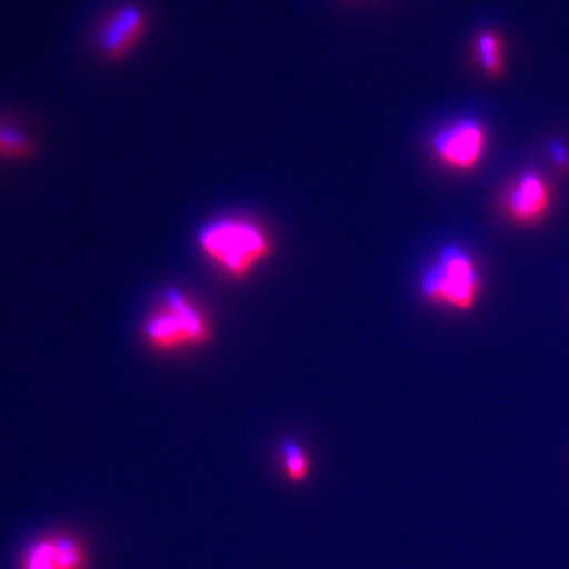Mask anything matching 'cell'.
Returning <instances> with one entry per match:
<instances>
[{
    "label": "cell",
    "instance_id": "obj_1",
    "mask_svg": "<svg viewBox=\"0 0 569 569\" xmlns=\"http://www.w3.org/2000/svg\"><path fill=\"white\" fill-rule=\"evenodd\" d=\"M211 325L199 306L181 291L170 290L142 327L152 350L176 352L209 343Z\"/></svg>",
    "mask_w": 569,
    "mask_h": 569
},
{
    "label": "cell",
    "instance_id": "obj_2",
    "mask_svg": "<svg viewBox=\"0 0 569 569\" xmlns=\"http://www.w3.org/2000/svg\"><path fill=\"white\" fill-rule=\"evenodd\" d=\"M202 253L223 272L243 279L270 252L266 233L239 219L217 220L198 233Z\"/></svg>",
    "mask_w": 569,
    "mask_h": 569
},
{
    "label": "cell",
    "instance_id": "obj_3",
    "mask_svg": "<svg viewBox=\"0 0 569 569\" xmlns=\"http://www.w3.org/2000/svg\"><path fill=\"white\" fill-rule=\"evenodd\" d=\"M480 289L478 267L471 256L458 247L445 248L422 280L425 297L460 311L475 308Z\"/></svg>",
    "mask_w": 569,
    "mask_h": 569
},
{
    "label": "cell",
    "instance_id": "obj_4",
    "mask_svg": "<svg viewBox=\"0 0 569 569\" xmlns=\"http://www.w3.org/2000/svg\"><path fill=\"white\" fill-rule=\"evenodd\" d=\"M147 12L138 3L124 2L106 13L96 30V47L107 61L127 59L146 38Z\"/></svg>",
    "mask_w": 569,
    "mask_h": 569
},
{
    "label": "cell",
    "instance_id": "obj_5",
    "mask_svg": "<svg viewBox=\"0 0 569 569\" xmlns=\"http://www.w3.org/2000/svg\"><path fill=\"white\" fill-rule=\"evenodd\" d=\"M90 553L74 532L57 530L32 540L21 553L19 569H89Z\"/></svg>",
    "mask_w": 569,
    "mask_h": 569
},
{
    "label": "cell",
    "instance_id": "obj_6",
    "mask_svg": "<svg viewBox=\"0 0 569 569\" xmlns=\"http://www.w3.org/2000/svg\"><path fill=\"white\" fill-rule=\"evenodd\" d=\"M486 146V131L475 120H461L446 128L433 139V149L439 158L447 166L457 169H471L478 166Z\"/></svg>",
    "mask_w": 569,
    "mask_h": 569
},
{
    "label": "cell",
    "instance_id": "obj_7",
    "mask_svg": "<svg viewBox=\"0 0 569 569\" xmlns=\"http://www.w3.org/2000/svg\"><path fill=\"white\" fill-rule=\"evenodd\" d=\"M549 184L538 174L519 177L507 197V211L517 223L531 224L542 219L550 209Z\"/></svg>",
    "mask_w": 569,
    "mask_h": 569
},
{
    "label": "cell",
    "instance_id": "obj_8",
    "mask_svg": "<svg viewBox=\"0 0 569 569\" xmlns=\"http://www.w3.org/2000/svg\"><path fill=\"white\" fill-rule=\"evenodd\" d=\"M38 153V142L30 134L16 124L0 120V160L31 161Z\"/></svg>",
    "mask_w": 569,
    "mask_h": 569
},
{
    "label": "cell",
    "instance_id": "obj_9",
    "mask_svg": "<svg viewBox=\"0 0 569 569\" xmlns=\"http://www.w3.org/2000/svg\"><path fill=\"white\" fill-rule=\"evenodd\" d=\"M281 466L287 479L295 483H302L310 475V461L303 448L296 442H284L281 447Z\"/></svg>",
    "mask_w": 569,
    "mask_h": 569
},
{
    "label": "cell",
    "instance_id": "obj_10",
    "mask_svg": "<svg viewBox=\"0 0 569 569\" xmlns=\"http://www.w3.org/2000/svg\"><path fill=\"white\" fill-rule=\"evenodd\" d=\"M480 63L489 74L500 73L502 66L500 40L493 33H482L478 39Z\"/></svg>",
    "mask_w": 569,
    "mask_h": 569
},
{
    "label": "cell",
    "instance_id": "obj_11",
    "mask_svg": "<svg viewBox=\"0 0 569 569\" xmlns=\"http://www.w3.org/2000/svg\"><path fill=\"white\" fill-rule=\"evenodd\" d=\"M552 156L555 161L559 163L560 167H567L568 166V153L566 152V149L560 146H552Z\"/></svg>",
    "mask_w": 569,
    "mask_h": 569
}]
</instances>
